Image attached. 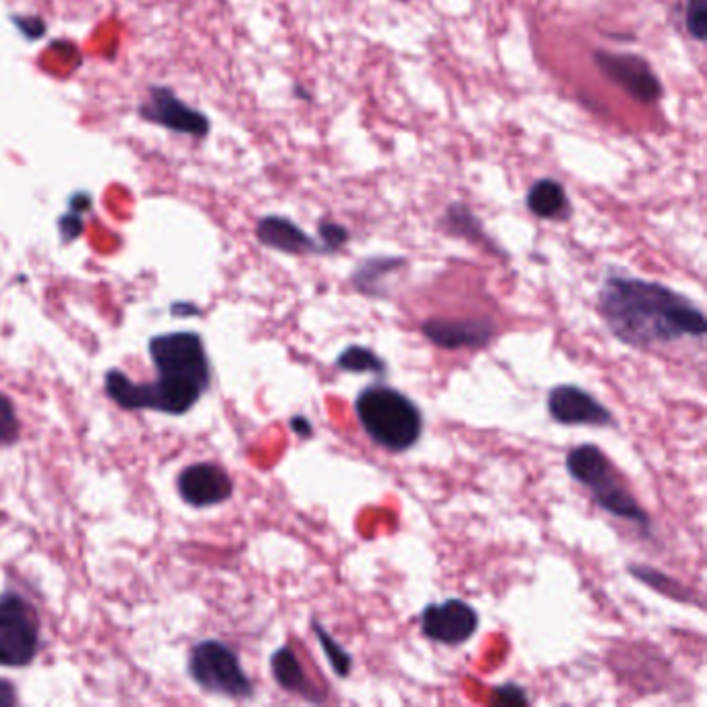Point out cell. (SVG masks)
I'll use <instances>...</instances> for the list:
<instances>
[{
  "label": "cell",
  "mask_w": 707,
  "mask_h": 707,
  "mask_svg": "<svg viewBox=\"0 0 707 707\" xmlns=\"http://www.w3.org/2000/svg\"><path fill=\"white\" fill-rule=\"evenodd\" d=\"M597 313L612 337L635 349L706 337V313L688 297L662 283L606 276L597 293Z\"/></svg>",
  "instance_id": "1"
},
{
  "label": "cell",
  "mask_w": 707,
  "mask_h": 707,
  "mask_svg": "<svg viewBox=\"0 0 707 707\" xmlns=\"http://www.w3.org/2000/svg\"><path fill=\"white\" fill-rule=\"evenodd\" d=\"M290 430L297 434V436H301V438H309V436H313V427H311V421L307 420V418H304V415H295L293 420H290Z\"/></svg>",
  "instance_id": "26"
},
{
  "label": "cell",
  "mask_w": 707,
  "mask_h": 707,
  "mask_svg": "<svg viewBox=\"0 0 707 707\" xmlns=\"http://www.w3.org/2000/svg\"><path fill=\"white\" fill-rule=\"evenodd\" d=\"M38 650V623L27 602L15 593L0 595V666H27Z\"/></svg>",
  "instance_id": "6"
},
{
  "label": "cell",
  "mask_w": 707,
  "mask_h": 707,
  "mask_svg": "<svg viewBox=\"0 0 707 707\" xmlns=\"http://www.w3.org/2000/svg\"><path fill=\"white\" fill-rule=\"evenodd\" d=\"M492 702L498 704V706H529L527 691L518 687V685H513V683L494 688Z\"/></svg>",
  "instance_id": "24"
},
{
  "label": "cell",
  "mask_w": 707,
  "mask_h": 707,
  "mask_svg": "<svg viewBox=\"0 0 707 707\" xmlns=\"http://www.w3.org/2000/svg\"><path fill=\"white\" fill-rule=\"evenodd\" d=\"M232 490L229 474L210 463H195L179 476V492L195 509L223 504L232 497Z\"/></svg>",
  "instance_id": "12"
},
{
  "label": "cell",
  "mask_w": 707,
  "mask_h": 707,
  "mask_svg": "<svg viewBox=\"0 0 707 707\" xmlns=\"http://www.w3.org/2000/svg\"><path fill=\"white\" fill-rule=\"evenodd\" d=\"M20 438V420L13 402L0 395V446H11Z\"/></svg>",
  "instance_id": "22"
},
{
  "label": "cell",
  "mask_w": 707,
  "mask_h": 707,
  "mask_svg": "<svg viewBox=\"0 0 707 707\" xmlns=\"http://www.w3.org/2000/svg\"><path fill=\"white\" fill-rule=\"evenodd\" d=\"M629 573L646 583L651 590H655L662 595H666L670 600H676V602H683V604H691L693 602V593L688 592L687 588L683 583H679L676 579H672L666 573L658 571V569H651V567H646V565H629Z\"/></svg>",
  "instance_id": "19"
},
{
  "label": "cell",
  "mask_w": 707,
  "mask_h": 707,
  "mask_svg": "<svg viewBox=\"0 0 707 707\" xmlns=\"http://www.w3.org/2000/svg\"><path fill=\"white\" fill-rule=\"evenodd\" d=\"M150 355H152L158 378L192 384L204 392L208 390L210 364L199 334L171 332V334L153 337L150 341Z\"/></svg>",
  "instance_id": "5"
},
{
  "label": "cell",
  "mask_w": 707,
  "mask_h": 707,
  "mask_svg": "<svg viewBox=\"0 0 707 707\" xmlns=\"http://www.w3.org/2000/svg\"><path fill=\"white\" fill-rule=\"evenodd\" d=\"M527 208L541 220H567L573 212L569 193L556 179H539L532 185Z\"/></svg>",
  "instance_id": "15"
},
{
  "label": "cell",
  "mask_w": 707,
  "mask_h": 707,
  "mask_svg": "<svg viewBox=\"0 0 707 707\" xmlns=\"http://www.w3.org/2000/svg\"><path fill=\"white\" fill-rule=\"evenodd\" d=\"M190 674L208 693L229 699L253 697V683L249 681L246 670L241 669L239 655L223 641H199L190 658Z\"/></svg>",
  "instance_id": "4"
},
{
  "label": "cell",
  "mask_w": 707,
  "mask_h": 707,
  "mask_svg": "<svg viewBox=\"0 0 707 707\" xmlns=\"http://www.w3.org/2000/svg\"><path fill=\"white\" fill-rule=\"evenodd\" d=\"M255 237L262 246L288 255H324V248L285 216H264L255 227Z\"/></svg>",
  "instance_id": "13"
},
{
  "label": "cell",
  "mask_w": 707,
  "mask_h": 707,
  "mask_svg": "<svg viewBox=\"0 0 707 707\" xmlns=\"http://www.w3.org/2000/svg\"><path fill=\"white\" fill-rule=\"evenodd\" d=\"M270 670L278 687L285 688L288 693L299 695L309 704H324L326 693L320 687H316L307 679L306 669L299 660V655L290 650L288 646L274 651L270 658Z\"/></svg>",
  "instance_id": "14"
},
{
  "label": "cell",
  "mask_w": 707,
  "mask_h": 707,
  "mask_svg": "<svg viewBox=\"0 0 707 707\" xmlns=\"http://www.w3.org/2000/svg\"><path fill=\"white\" fill-rule=\"evenodd\" d=\"M595 62L604 76L627 90L637 102L653 104L664 94L660 77L653 73L650 62L639 55L597 50Z\"/></svg>",
  "instance_id": "8"
},
{
  "label": "cell",
  "mask_w": 707,
  "mask_h": 707,
  "mask_svg": "<svg viewBox=\"0 0 707 707\" xmlns=\"http://www.w3.org/2000/svg\"><path fill=\"white\" fill-rule=\"evenodd\" d=\"M442 227H444L446 232H451L455 237L467 239L469 243H478V246H483V248L492 251V253L504 255V251L498 248L497 243L488 237V232L483 230V225H481L478 216L471 212L469 206H465L463 202H455V204L448 206V210H446L444 218H442Z\"/></svg>",
  "instance_id": "16"
},
{
  "label": "cell",
  "mask_w": 707,
  "mask_h": 707,
  "mask_svg": "<svg viewBox=\"0 0 707 707\" xmlns=\"http://www.w3.org/2000/svg\"><path fill=\"white\" fill-rule=\"evenodd\" d=\"M567 471L581 486L592 490L595 504L616 518L631 521L635 525L648 529L651 518L641 502L632 497L623 478L612 467L611 459L595 444L574 446L567 455Z\"/></svg>",
  "instance_id": "3"
},
{
  "label": "cell",
  "mask_w": 707,
  "mask_h": 707,
  "mask_svg": "<svg viewBox=\"0 0 707 707\" xmlns=\"http://www.w3.org/2000/svg\"><path fill=\"white\" fill-rule=\"evenodd\" d=\"M548 413L560 425L612 427L616 423L606 404H602L592 392L574 384H560L550 390Z\"/></svg>",
  "instance_id": "10"
},
{
  "label": "cell",
  "mask_w": 707,
  "mask_h": 707,
  "mask_svg": "<svg viewBox=\"0 0 707 707\" xmlns=\"http://www.w3.org/2000/svg\"><path fill=\"white\" fill-rule=\"evenodd\" d=\"M318 235H320V246L324 248V253H337L349 243V230L332 220H322L318 225Z\"/></svg>",
  "instance_id": "23"
},
{
  "label": "cell",
  "mask_w": 707,
  "mask_h": 707,
  "mask_svg": "<svg viewBox=\"0 0 707 707\" xmlns=\"http://www.w3.org/2000/svg\"><path fill=\"white\" fill-rule=\"evenodd\" d=\"M18 702L13 687L4 681H0V706H13Z\"/></svg>",
  "instance_id": "27"
},
{
  "label": "cell",
  "mask_w": 707,
  "mask_h": 707,
  "mask_svg": "<svg viewBox=\"0 0 707 707\" xmlns=\"http://www.w3.org/2000/svg\"><path fill=\"white\" fill-rule=\"evenodd\" d=\"M337 369H343L349 374H374V376H386L388 365L383 357L362 344H349L343 353L334 362Z\"/></svg>",
  "instance_id": "18"
},
{
  "label": "cell",
  "mask_w": 707,
  "mask_h": 707,
  "mask_svg": "<svg viewBox=\"0 0 707 707\" xmlns=\"http://www.w3.org/2000/svg\"><path fill=\"white\" fill-rule=\"evenodd\" d=\"M139 115L148 123L160 125L176 134L192 135L197 139L206 137L210 132L208 116L187 106L183 100L174 96L172 90L160 85H152L148 90V100L141 104Z\"/></svg>",
  "instance_id": "9"
},
{
  "label": "cell",
  "mask_w": 707,
  "mask_h": 707,
  "mask_svg": "<svg viewBox=\"0 0 707 707\" xmlns=\"http://www.w3.org/2000/svg\"><path fill=\"white\" fill-rule=\"evenodd\" d=\"M311 631L316 632V637L320 641V648L324 651L330 666L334 670V674L339 679H346L351 674V670H353V660H351L349 651L344 650L343 646H339L337 639L326 631L324 625H320V620H316V618L311 620Z\"/></svg>",
  "instance_id": "20"
},
{
  "label": "cell",
  "mask_w": 707,
  "mask_h": 707,
  "mask_svg": "<svg viewBox=\"0 0 707 707\" xmlns=\"http://www.w3.org/2000/svg\"><path fill=\"white\" fill-rule=\"evenodd\" d=\"M421 332L427 341L455 351V349H483L492 343L497 334V326L490 318H432L421 324Z\"/></svg>",
  "instance_id": "11"
},
{
  "label": "cell",
  "mask_w": 707,
  "mask_h": 707,
  "mask_svg": "<svg viewBox=\"0 0 707 707\" xmlns=\"http://www.w3.org/2000/svg\"><path fill=\"white\" fill-rule=\"evenodd\" d=\"M355 415L365 434L390 453H404L420 442L423 415L401 390L369 384L355 399Z\"/></svg>",
  "instance_id": "2"
},
{
  "label": "cell",
  "mask_w": 707,
  "mask_h": 707,
  "mask_svg": "<svg viewBox=\"0 0 707 707\" xmlns=\"http://www.w3.org/2000/svg\"><path fill=\"white\" fill-rule=\"evenodd\" d=\"M407 260L404 258H367L351 274V283L360 293L367 297H383L386 293V278L395 274L397 270L404 269Z\"/></svg>",
  "instance_id": "17"
},
{
  "label": "cell",
  "mask_w": 707,
  "mask_h": 707,
  "mask_svg": "<svg viewBox=\"0 0 707 707\" xmlns=\"http://www.w3.org/2000/svg\"><path fill=\"white\" fill-rule=\"evenodd\" d=\"M685 30L691 38L706 42L707 0H687L685 2Z\"/></svg>",
  "instance_id": "21"
},
{
  "label": "cell",
  "mask_w": 707,
  "mask_h": 707,
  "mask_svg": "<svg viewBox=\"0 0 707 707\" xmlns=\"http://www.w3.org/2000/svg\"><path fill=\"white\" fill-rule=\"evenodd\" d=\"M15 23H18V27H21V30H23V34H25L30 39L42 38V36H44V32H46V25H44L38 18H36V20L32 18V25H30V27L25 25L23 18H20V20L15 18Z\"/></svg>",
  "instance_id": "25"
},
{
  "label": "cell",
  "mask_w": 707,
  "mask_h": 707,
  "mask_svg": "<svg viewBox=\"0 0 707 707\" xmlns=\"http://www.w3.org/2000/svg\"><path fill=\"white\" fill-rule=\"evenodd\" d=\"M421 632L442 646H463L479 629V614L471 604L451 597L425 606L420 614Z\"/></svg>",
  "instance_id": "7"
}]
</instances>
